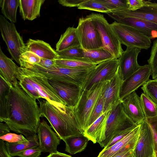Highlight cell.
<instances>
[{"instance_id":"cell-38","label":"cell","mask_w":157,"mask_h":157,"mask_svg":"<svg viewBox=\"0 0 157 157\" xmlns=\"http://www.w3.org/2000/svg\"><path fill=\"white\" fill-rule=\"evenodd\" d=\"M147 62L151 68L152 78L157 79V39L153 42L150 56Z\"/></svg>"},{"instance_id":"cell-21","label":"cell","mask_w":157,"mask_h":157,"mask_svg":"<svg viewBox=\"0 0 157 157\" xmlns=\"http://www.w3.org/2000/svg\"><path fill=\"white\" fill-rule=\"evenodd\" d=\"M121 103L126 114L136 124H139L145 120L140 97L135 91L123 99Z\"/></svg>"},{"instance_id":"cell-46","label":"cell","mask_w":157,"mask_h":157,"mask_svg":"<svg viewBox=\"0 0 157 157\" xmlns=\"http://www.w3.org/2000/svg\"><path fill=\"white\" fill-rule=\"evenodd\" d=\"M129 6L128 9L134 11L146 5L147 1L144 0H127Z\"/></svg>"},{"instance_id":"cell-33","label":"cell","mask_w":157,"mask_h":157,"mask_svg":"<svg viewBox=\"0 0 157 157\" xmlns=\"http://www.w3.org/2000/svg\"><path fill=\"white\" fill-rule=\"evenodd\" d=\"M141 105L145 118L157 116V105L144 93L140 97Z\"/></svg>"},{"instance_id":"cell-31","label":"cell","mask_w":157,"mask_h":157,"mask_svg":"<svg viewBox=\"0 0 157 157\" xmlns=\"http://www.w3.org/2000/svg\"><path fill=\"white\" fill-rule=\"evenodd\" d=\"M10 86L1 76L0 77V121L4 122L8 116L7 99Z\"/></svg>"},{"instance_id":"cell-19","label":"cell","mask_w":157,"mask_h":157,"mask_svg":"<svg viewBox=\"0 0 157 157\" xmlns=\"http://www.w3.org/2000/svg\"><path fill=\"white\" fill-rule=\"evenodd\" d=\"M141 49L127 47L118 59L119 67L124 80L131 75L141 67L137 62V57Z\"/></svg>"},{"instance_id":"cell-51","label":"cell","mask_w":157,"mask_h":157,"mask_svg":"<svg viewBox=\"0 0 157 157\" xmlns=\"http://www.w3.org/2000/svg\"><path fill=\"white\" fill-rule=\"evenodd\" d=\"M45 157H72L71 156L57 151L56 152L49 154Z\"/></svg>"},{"instance_id":"cell-6","label":"cell","mask_w":157,"mask_h":157,"mask_svg":"<svg viewBox=\"0 0 157 157\" xmlns=\"http://www.w3.org/2000/svg\"><path fill=\"white\" fill-rule=\"evenodd\" d=\"M0 30L11 59L20 65V56L26 52V44L22 37L17 32L14 24L9 22L2 15H0Z\"/></svg>"},{"instance_id":"cell-30","label":"cell","mask_w":157,"mask_h":157,"mask_svg":"<svg viewBox=\"0 0 157 157\" xmlns=\"http://www.w3.org/2000/svg\"><path fill=\"white\" fill-rule=\"evenodd\" d=\"M83 58L89 61L98 64L115 57L107 50L101 48L93 50H84Z\"/></svg>"},{"instance_id":"cell-10","label":"cell","mask_w":157,"mask_h":157,"mask_svg":"<svg viewBox=\"0 0 157 157\" xmlns=\"http://www.w3.org/2000/svg\"><path fill=\"white\" fill-rule=\"evenodd\" d=\"M76 28L80 46L83 50L102 48V41L100 33L88 15L79 18Z\"/></svg>"},{"instance_id":"cell-40","label":"cell","mask_w":157,"mask_h":157,"mask_svg":"<svg viewBox=\"0 0 157 157\" xmlns=\"http://www.w3.org/2000/svg\"><path fill=\"white\" fill-rule=\"evenodd\" d=\"M41 60V58L34 53L26 51L20 56L19 61L20 66L25 64H33L39 63Z\"/></svg>"},{"instance_id":"cell-20","label":"cell","mask_w":157,"mask_h":157,"mask_svg":"<svg viewBox=\"0 0 157 157\" xmlns=\"http://www.w3.org/2000/svg\"><path fill=\"white\" fill-rule=\"evenodd\" d=\"M110 13L119 17L135 18L157 24V3L149 1H147L145 5L135 11L127 9Z\"/></svg>"},{"instance_id":"cell-12","label":"cell","mask_w":157,"mask_h":157,"mask_svg":"<svg viewBox=\"0 0 157 157\" xmlns=\"http://www.w3.org/2000/svg\"><path fill=\"white\" fill-rule=\"evenodd\" d=\"M119 66L118 59L114 58L97 65L90 74L84 89L89 90L101 81L110 80Z\"/></svg>"},{"instance_id":"cell-13","label":"cell","mask_w":157,"mask_h":157,"mask_svg":"<svg viewBox=\"0 0 157 157\" xmlns=\"http://www.w3.org/2000/svg\"><path fill=\"white\" fill-rule=\"evenodd\" d=\"M151 70L149 64L141 66L136 72L124 80L122 85L120 98L122 100L149 80Z\"/></svg>"},{"instance_id":"cell-5","label":"cell","mask_w":157,"mask_h":157,"mask_svg":"<svg viewBox=\"0 0 157 157\" xmlns=\"http://www.w3.org/2000/svg\"><path fill=\"white\" fill-rule=\"evenodd\" d=\"M88 16L91 19L99 32L102 40V48L118 59L124 52L121 44L109 24L104 16L92 13Z\"/></svg>"},{"instance_id":"cell-41","label":"cell","mask_w":157,"mask_h":157,"mask_svg":"<svg viewBox=\"0 0 157 157\" xmlns=\"http://www.w3.org/2000/svg\"><path fill=\"white\" fill-rule=\"evenodd\" d=\"M17 79L21 87L28 95L36 99L41 98L37 91L30 83L18 77Z\"/></svg>"},{"instance_id":"cell-18","label":"cell","mask_w":157,"mask_h":157,"mask_svg":"<svg viewBox=\"0 0 157 157\" xmlns=\"http://www.w3.org/2000/svg\"><path fill=\"white\" fill-rule=\"evenodd\" d=\"M107 14L115 21L136 29L151 40L157 38V24L135 18L119 17L110 13Z\"/></svg>"},{"instance_id":"cell-23","label":"cell","mask_w":157,"mask_h":157,"mask_svg":"<svg viewBox=\"0 0 157 157\" xmlns=\"http://www.w3.org/2000/svg\"><path fill=\"white\" fill-rule=\"evenodd\" d=\"M25 44L26 51L33 52L41 58L53 60L59 57L57 52L43 40L29 38Z\"/></svg>"},{"instance_id":"cell-24","label":"cell","mask_w":157,"mask_h":157,"mask_svg":"<svg viewBox=\"0 0 157 157\" xmlns=\"http://www.w3.org/2000/svg\"><path fill=\"white\" fill-rule=\"evenodd\" d=\"M45 0H19V12L24 20L33 21L40 15L41 7Z\"/></svg>"},{"instance_id":"cell-52","label":"cell","mask_w":157,"mask_h":157,"mask_svg":"<svg viewBox=\"0 0 157 157\" xmlns=\"http://www.w3.org/2000/svg\"><path fill=\"white\" fill-rule=\"evenodd\" d=\"M154 157H157V151H154Z\"/></svg>"},{"instance_id":"cell-7","label":"cell","mask_w":157,"mask_h":157,"mask_svg":"<svg viewBox=\"0 0 157 157\" xmlns=\"http://www.w3.org/2000/svg\"><path fill=\"white\" fill-rule=\"evenodd\" d=\"M94 68L91 69L75 68L56 65L48 69H39L32 71L43 74L48 79H59L75 84L84 89L89 75Z\"/></svg>"},{"instance_id":"cell-36","label":"cell","mask_w":157,"mask_h":157,"mask_svg":"<svg viewBox=\"0 0 157 157\" xmlns=\"http://www.w3.org/2000/svg\"><path fill=\"white\" fill-rule=\"evenodd\" d=\"M141 89L157 105V79H149L142 86Z\"/></svg>"},{"instance_id":"cell-39","label":"cell","mask_w":157,"mask_h":157,"mask_svg":"<svg viewBox=\"0 0 157 157\" xmlns=\"http://www.w3.org/2000/svg\"><path fill=\"white\" fill-rule=\"evenodd\" d=\"M104 90L100 96L97 104L92 114L89 122V127L92 124L105 112Z\"/></svg>"},{"instance_id":"cell-14","label":"cell","mask_w":157,"mask_h":157,"mask_svg":"<svg viewBox=\"0 0 157 157\" xmlns=\"http://www.w3.org/2000/svg\"><path fill=\"white\" fill-rule=\"evenodd\" d=\"M123 81L119 66L114 76L109 81L103 91L104 112L115 108L122 102L120 98V92Z\"/></svg>"},{"instance_id":"cell-34","label":"cell","mask_w":157,"mask_h":157,"mask_svg":"<svg viewBox=\"0 0 157 157\" xmlns=\"http://www.w3.org/2000/svg\"><path fill=\"white\" fill-rule=\"evenodd\" d=\"M57 53L59 58L81 59L84 56V50L81 46L70 48Z\"/></svg>"},{"instance_id":"cell-25","label":"cell","mask_w":157,"mask_h":157,"mask_svg":"<svg viewBox=\"0 0 157 157\" xmlns=\"http://www.w3.org/2000/svg\"><path fill=\"white\" fill-rule=\"evenodd\" d=\"M19 67L4 53L0 47V76L10 86L12 82L17 79Z\"/></svg>"},{"instance_id":"cell-49","label":"cell","mask_w":157,"mask_h":157,"mask_svg":"<svg viewBox=\"0 0 157 157\" xmlns=\"http://www.w3.org/2000/svg\"><path fill=\"white\" fill-rule=\"evenodd\" d=\"M10 129L5 123H0V136H3L10 133Z\"/></svg>"},{"instance_id":"cell-43","label":"cell","mask_w":157,"mask_h":157,"mask_svg":"<svg viewBox=\"0 0 157 157\" xmlns=\"http://www.w3.org/2000/svg\"><path fill=\"white\" fill-rule=\"evenodd\" d=\"M0 139L6 142L10 143L22 142L28 141L22 134L18 135L10 133L3 136H0Z\"/></svg>"},{"instance_id":"cell-11","label":"cell","mask_w":157,"mask_h":157,"mask_svg":"<svg viewBox=\"0 0 157 157\" xmlns=\"http://www.w3.org/2000/svg\"><path fill=\"white\" fill-rule=\"evenodd\" d=\"M48 81L59 96L69 107H75L83 90L75 84L55 78Z\"/></svg>"},{"instance_id":"cell-32","label":"cell","mask_w":157,"mask_h":157,"mask_svg":"<svg viewBox=\"0 0 157 157\" xmlns=\"http://www.w3.org/2000/svg\"><path fill=\"white\" fill-rule=\"evenodd\" d=\"M19 0H0V6L3 16L11 22L17 21V12Z\"/></svg>"},{"instance_id":"cell-3","label":"cell","mask_w":157,"mask_h":157,"mask_svg":"<svg viewBox=\"0 0 157 157\" xmlns=\"http://www.w3.org/2000/svg\"><path fill=\"white\" fill-rule=\"evenodd\" d=\"M17 77L30 83L37 91L41 98L44 99L57 108L63 109L66 105L50 84L47 77L43 74L19 67Z\"/></svg>"},{"instance_id":"cell-35","label":"cell","mask_w":157,"mask_h":157,"mask_svg":"<svg viewBox=\"0 0 157 157\" xmlns=\"http://www.w3.org/2000/svg\"><path fill=\"white\" fill-rule=\"evenodd\" d=\"M80 10H87L107 13L110 11L96 0H86L78 7Z\"/></svg>"},{"instance_id":"cell-17","label":"cell","mask_w":157,"mask_h":157,"mask_svg":"<svg viewBox=\"0 0 157 157\" xmlns=\"http://www.w3.org/2000/svg\"><path fill=\"white\" fill-rule=\"evenodd\" d=\"M139 134L133 151L135 157H151L154 156V141L152 133L145 120L140 123Z\"/></svg>"},{"instance_id":"cell-47","label":"cell","mask_w":157,"mask_h":157,"mask_svg":"<svg viewBox=\"0 0 157 157\" xmlns=\"http://www.w3.org/2000/svg\"><path fill=\"white\" fill-rule=\"evenodd\" d=\"M86 0H59V3L63 6L68 7H77Z\"/></svg>"},{"instance_id":"cell-22","label":"cell","mask_w":157,"mask_h":157,"mask_svg":"<svg viewBox=\"0 0 157 157\" xmlns=\"http://www.w3.org/2000/svg\"><path fill=\"white\" fill-rule=\"evenodd\" d=\"M111 111H105L84 131V135L94 144L98 143L100 145L105 140L107 121Z\"/></svg>"},{"instance_id":"cell-8","label":"cell","mask_w":157,"mask_h":157,"mask_svg":"<svg viewBox=\"0 0 157 157\" xmlns=\"http://www.w3.org/2000/svg\"><path fill=\"white\" fill-rule=\"evenodd\" d=\"M125 113L122 103L111 109L107 119L105 140L100 146L104 147L117 134L136 126Z\"/></svg>"},{"instance_id":"cell-9","label":"cell","mask_w":157,"mask_h":157,"mask_svg":"<svg viewBox=\"0 0 157 157\" xmlns=\"http://www.w3.org/2000/svg\"><path fill=\"white\" fill-rule=\"evenodd\" d=\"M110 25L121 44L127 47L148 49L151 47V39L136 29L116 21Z\"/></svg>"},{"instance_id":"cell-15","label":"cell","mask_w":157,"mask_h":157,"mask_svg":"<svg viewBox=\"0 0 157 157\" xmlns=\"http://www.w3.org/2000/svg\"><path fill=\"white\" fill-rule=\"evenodd\" d=\"M37 136L39 147L42 152L51 154L57 151V147L61 140L44 120L40 123Z\"/></svg>"},{"instance_id":"cell-53","label":"cell","mask_w":157,"mask_h":157,"mask_svg":"<svg viewBox=\"0 0 157 157\" xmlns=\"http://www.w3.org/2000/svg\"><path fill=\"white\" fill-rule=\"evenodd\" d=\"M151 157H154V156H152Z\"/></svg>"},{"instance_id":"cell-4","label":"cell","mask_w":157,"mask_h":157,"mask_svg":"<svg viewBox=\"0 0 157 157\" xmlns=\"http://www.w3.org/2000/svg\"><path fill=\"white\" fill-rule=\"evenodd\" d=\"M110 80L101 81L89 90H83L75 107V111L83 133L88 127L92 114L100 96Z\"/></svg>"},{"instance_id":"cell-37","label":"cell","mask_w":157,"mask_h":157,"mask_svg":"<svg viewBox=\"0 0 157 157\" xmlns=\"http://www.w3.org/2000/svg\"><path fill=\"white\" fill-rule=\"evenodd\" d=\"M102 4L110 12L128 9L127 0H96Z\"/></svg>"},{"instance_id":"cell-26","label":"cell","mask_w":157,"mask_h":157,"mask_svg":"<svg viewBox=\"0 0 157 157\" xmlns=\"http://www.w3.org/2000/svg\"><path fill=\"white\" fill-rule=\"evenodd\" d=\"M80 46L76 28L69 27L62 34L56 44L57 52L68 48Z\"/></svg>"},{"instance_id":"cell-44","label":"cell","mask_w":157,"mask_h":157,"mask_svg":"<svg viewBox=\"0 0 157 157\" xmlns=\"http://www.w3.org/2000/svg\"><path fill=\"white\" fill-rule=\"evenodd\" d=\"M42 151L38 146L28 149L18 154L19 157H39Z\"/></svg>"},{"instance_id":"cell-42","label":"cell","mask_w":157,"mask_h":157,"mask_svg":"<svg viewBox=\"0 0 157 157\" xmlns=\"http://www.w3.org/2000/svg\"><path fill=\"white\" fill-rule=\"evenodd\" d=\"M151 130L154 141V151H157V116L154 117L145 118Z\"/></svg>"},{"instance_id":"cell-45","label":"cell","mask_w":157,"mask_h":157,"mask_svg":"<svg viewBox=\"0 0 157 157\" xmlns=\"http://www.w3.org/2000/svg\"><path fill=\"white\" fill-rule=\"evenodd\" d=\"M136 126L131 128L120 132L116 135L114 138L106 145L103 149H105L111 147L121 140L122 139L129 134Z\"/></svg>"},{"instance_id":"cell-2","label":"cell","mask_w":157,"mask_h":157,"mask_svg":"<svg viewBox=\"0 0 157 157\" xmlns=\"http://www.w3.org/2000/svg\"><path fill=\"white\" fill-rule=\"evenodd\" d=\"M41 117L45 118L61 140L73 136L83 134L77 119L75 107L66 105L57 108L46 100L39 101Z\"/></svg>"},{"instance_id":"cell-50","label":"cell","mask_w":157,"mask_h":157,"mask_svg":"<svg viewBox=\"0 0 157 157\" xmlns=\"http://www.w3.org/2000/svg\"><path fill=\"white\" fill-rule=\"evenodd\" d=\"M134 150H130L119 153L113 157H135L133 154Z\"/></svg>"},{"instance_id":"cell-1","label":"cell","mask_w":157,"mask_h":157,"mask_svg":"<svg viewBox=\"0 0 157 157\" xmlns=\"http://www.w3.org/2000/svg\"><path fill=\"white\" fill-rule=\"evenodd\" d=\"M7 99L8 116L4 122L10 130L33 137L37 133L41 117L36 99L28 95L16 79L10 86Z\"/></svg>"},{"instance_id":"cell-16","label":"cell","mask_w":157,"mask_h":157,"mask_svg":"<svg viewBox=\"0 0 157 157\" xmlns=\"http://www.w3.org/2000/svg\"><path fill=\"white\" fill-rule=\"evenodd\" d=\"M140 126V124H138L120 141L106 149H103L97 157H113L123 152L134 150L139 134Z\"/></svg>"},{"instance_id":"cell-48","label":"cell","mask_w":157,"mask_h":157,"mask_svg":"<svg viewBox=\"0 0 157 157\" xmlns=\"http://www.w3.org/2000/svg\"><path fill=\"white\" fill-rule=\"evenodd\" d=\"M0 157H11L8 152L6 143L4 141L0 139Z\"/></svg>"},{"instance_id":"cell-27","label":"cell","mask_w":157,"mask_h":157,"mask_svg":"<svg viewBox=\"0 0 157 157\" xmlns=\"http://www.w3.org/2000/svg\"><path fill=\"white\" fill-rule=\"evenodd\" d=\"M66 144L65 151L74 155L84 151L87 146L89 140L83 134L73 136L63 140Z\"/></svg>"},{"instance_id":"cell-29","label":"cell","mask_w":157,"mask_h":157,"mask_svg":"<svg viewBox=\"0 0 157 157\" xmlns=\"http://www.w3.org/2000/svg\"><path fill=\"white\" fill-rule=\"evenodd\" d=\"M54 61L58 66L75 68L91 69L98 65L87 60L84 58L81 59L58 58Z\"/></svg>"},{"instance_id":"cell-28","label":"cell","mask_w":157,"mask_h":157,"mask_svg":"<svg viewBox=\"0 0 157 157\" xmlns=\"http://www.w3.org/2000/svg\"><path fill=\"white\" fill-rule=\"evenodd\" d=\"M28 141L10 143L6 142V145L9 155L11 157L17 156L21 152L30 148L39 146L37 135L33 137L26 138Z\"/></svg>"}]
</instances>
